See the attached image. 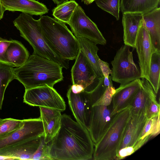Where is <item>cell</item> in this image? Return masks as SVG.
<instances>
[{
	"label": "cell",
	"mask_w": 160,
	"mask_h": 160,
	"mask_svg": "<svg viewBox=\"0 0 160 160\" xmlns=\"http://www.w3.org/2000/svg\"><path fill=\"white\" fill-rule=\"evenodd\" d=\"M141 85V79H139L125 84H120L118 88L115 89L111 102L112 116L130 106Z\"/></svg>",
	"instance_id": "obj_16"
},
{
	"label": "cell",
	"mask_w": 160,
	"mask_h": 160,
	"mask_svg": "<svg viewBox=\"0 0 160 160\" xmlns=\"http://www.w3.org/2000/svg\"><path fill=\"white\" fill-rule=\"evenodd\" d=\"M131 114L129 106L113 116L108 128L94 146V160L116 159Z\"/></svg>",
	"instance_id": "obj_5"
},
{
	"label": "cell",
	"mask_w": 160,
	"mask_h": 160,
	"mask_svg": "<svg viewBox=\"0 0 160 160\" xmlns=\"http://www.w3.org/2000/svg\"><path fill=\"white\" fill-rule=\"evenodd\" d=\"M29 57L28 50L20 42L10 40L5 54L6 64L12 67L18 68L22 65Z\"/></svg>",
	"instance_id": "obj_21"
},
{
	"label": "cell",
	"mask_w": 160,
	"mask_h": 160,
	"mask_svg": "<svg viewBox=\"0 0 160 160\" xmlns=\"http://www.w3.org/2000/svg\"><path fill=\"white\" fill-rule=\"evenodd\" d=\"M142 19L154 48L160 51V8L142 14Z\"/></svg>",
	"instance_id": "obj_20"
},
{
	"label": "cell",
	"mask_w": 160,
	"mask_h": 160,
	"mask_svg": "<svg viewBox=\"0 0 160 160\" xmlns=\"http://www.w3.org/2000/svg\"><path fill=\"white\" fill-rule=\"evenodd\" d=\"M68 24L76 38H87L96 44H106V40L96 24L87 16L79 5L74 11Z\"/></svg>",
	"instance_id": "obj_7"
},
{
	"label": "cell",
	"mask_w": 160,
	"mask_h": 160,
	"mask_svg": "<svg viewBox=\"0 0 160 160\" xmlns=\"http://www.w3.org/2000/svg\"><path fill=\"white\" fill-rule=\"evenodd\" d=\"M1 119V118H0V120Z\"/></svg>",
	"instance_id": "obj_37"
},
{
	"label": "cell",
	"mask_w": 160,
	"mask_h": 160,
	"mask_svg": "<svg viewBox=\"0 0 160 160\" xmlns=\"http://www.w3.org/2000/svg\"><path fill=\"white\" fill-rule=\"evenodd\" d=\"M51 160H88L94 145L88 130L70 116L62 115L60 127L48 143Z\"/></svg>",
	"instance_id": "obj_1"
},
{
	"label": "cell",
	"mask_w": 160,
	"mask_h": 160,
	"mask_svg": "<svg viewBox=\"0 0 160 160\" xmlns=\"http://www.w3.org/2000/svg\"><path fill=\"white\" fill-rule=\"evenodd\" d=\"M57 5H59L68 0H52Z\"/></svg>",
	"instance_id": "obj_34"
},
{
	"label": "cell",
	"mask_w": 160,
	"mask_h": 160,
	"mask_svg": "<svg viewBox=\"0 0 160 160\" xmlns=\"http://www.w3.org/2000/svg\"><path fill=\"white\" fill-rule=\"evenodd\" d=\"M111 78L120 84H125L141 78V73L134 62L130 47L124 44L117 52L111 62Z\"/></svg>",
	"instance_id": "obj_6"
},
{
	"label": "cell",
	"mask_w": 160,
	"mask_h": 160,
	"mask_svg": "<svg viewBox=\"0 0 160 160\" xmlns=\"http://www.w3.org/2000/svg\"><path fill=\"white\" fill-rule=\"evenodd\" d=\"M160 51H156L152 54L149 70V80L157 94L160 88Z\"/></svg>",
	"instance_id": "obj_25"
},
{
	"label": "cell",
	"mask_w": 160,
	"mask_h": 160,
	"mask_svg": "<svg viewBox=\"0 0 160 160\" xmlns=\"http://www.w3.org/2000/svg\"><path fill=\"white\" fill-rule=\"evenodd\" d=\"M112 109L111 104L108 105L94 104L92 106L88 130L94 146L110 124L113 116H111Z\"/></svg>",
	"instance_id": "obj_14"
},
{
	"label": "cell",
	"mask_w": 160,
	"mask_h": 160,
	"mask_svg": "<svg viewBox=\"0 0 160 160\" xmlns=\"http://www.w3.org/2000/svg\"><path fill=\"white\" fill-rule=\"evenodd\" d=\"M42 120L38 118L23 119L19 128L0 138V149L20 142L40 137L44 135Z\"/></svg>",
	"instance_id": "obj_11"
},
{
	"label": "cell",
	"mask_w": 160,
	"mask_h": 160,
	"mask_svg": "<svg viewBox=\"0 0 160 160\" xmlns=\"http://www.w3.org/2000/svg\"><path fill=\"white\" fill-rule=\"evenodd\" d=\"M67 96L70 108L77 122L88 130L92 106L90 93L83 91L75 94L69 87Z\"/></svg>",
	"instance_id": "obj_13"
},
{
	"label": "cell",
	"mask_w": 160,
	"mask_h": 160,
	"mask_svg": "<svg viewBox=\"0 0 160 160\" xmlns=\"http://www.w3.org/2000/svg\"><path fill=\"white\" fill-rule=\"evenodd\" d=\"M10 42V40L3 38L0 37V62L6 63L5 54Z\"/></svg>",
	"instance_id": "obj_30"
},
{
	"label": "cell",
	"mask_w": 160,
	"mask_h": 160,
	"mask_svg": "<svg viewBox=\"0 0 160 160\" xmlns=\"http://www.w3.org/2000/svg\"><path fill=\"white\" fill-rule=\"evenodd\" d=\"M32 160H51L49 155L48 144L45 142L44 136L42 138L37 150L32 157Z\"/></svg>",
	"instance_id": "obj_29"
},
{
	"label": "cell",
	"mask_w": 160,
	"mask_h": 160,
	"mask_svg": "<svg viewBox=\"0 0 160 160\" xmlns=\"http://www.w3.org/2000/svg\"><path fill=\"white\" fill-rule=\"evenodd\" d=\"M23 123V120L11 118L0 120V138L4 136L21 128Z\"/></svg>",
	"instance_id": "obj_27"
},
{
	"label": "cell",
	"mask_w": 160,
	"mask_h": 160,
	"mask_svg": "<svg viewBox=\"0 0 160 160\" xmlns=\"http://www.w3.org/2000/svg\"><path fill=\"white\" fill-rule=\"evenodd\" d=\"M40 116L44 131V141L50 142L58 132L61 126V111L53 108L39 107Z\"/></svg>",
	"instance_id": "obj_18"
},
{
	"label": "cell",
	"mask_w": 160,
	"mask_h": 160,
	"mask_svg": "<svg viewBox=\"0 0 160 160\" xmlns=\"http://www.w3.org/2000/svg\"><path fill=\"white\" fill-rule=\"evenodd\" d=\"M13 22L21 36L32 47L33 53L56 62L62 68H69L68 61L62 59L47 41L39 19L35 20L30 15L22 12Z\"/></svg>",
	"instance_id": "obj_4"
},
{
	"label": "cell",
	"mask_w": 160,
	"mask_h": 160,
	"mask_svg": "<svg viewBox=\"0 0 160 160\" xmlns=\"http://www.w3.org/2000/svg\"><path fill=\"white\" fill-rule=\"evenodd\" d=\"M79 50L84 55L91 65L97 78L99 80L103 76L99 63L100 58L97 54L99 48L97 44L85 38H77Z\"/></svg>",
	"instance_id": "obj_22"
},
{
	"label": "cell",
	"mask_w": 160,
	"mask_h": 160,
	"mask_svg": "<svg viewBox=\"0 0 160 160\" xmlns=\"http://www.w3.org/2000/svg\"><path fill=\"white\" fill-rule=\"evenodd\" d=\"M5 10L20 11L31 15H42L48 13L49 9L44 4L35 0H1Z\"/></svg>",
	"instance_id": "obj_17"
},
{
	"label": "cell",
	"mask_w": 160,
	"mask_h": 160,
	"mask_svg": "<svg viewBox=\"0 0 160 160\" xmlns=\"http://www.w3.org/2000/svg\"><path fill=\"white\" fill-rule=\"evenodd\" d=\"M23 102L30 106L50 108L61 112L66 108L61 96L53 87L48 86L25 89Z\"/></svg>",
	"instance_id": "obj_8"
},
{
	"label": "cell",
	"mask_w": 160,
	"mask_h": 160,
	"mask_svg": "<svg viewBox=\"0 0 160 160\" xmlns=\"http://www.w3.org/2000/svg\"><path fill=\"white\" fill-rule=\"evenodd\" d=\"M14 68L0 62V110L2 108L5 92L9 84L14 78Z\"/></svg>",
	"instance_id": "obj_26"
},
{
	"label": "cell",
	"mask_w": 160,
	"mask_h": 160,
	"mask_svg": "<svg viewBox=\"0 0 160 160\" xmlns=\"http://www.w3.org/2000/svg\"><path fill=\"white\" fill-rule=\"evenodd\" d=\"M39 20L44 36L56 53L65 61L75 59L79 50L78 41L65 24L48 16Z\"/></svg>",
	"instance_id": "obj_3"
},
{
	"label": "cell",
	"mask_w": 160,
	"mask_h": 160,
	"mask_svg": "<svg viewBox=\"0 0 160 160\" xmlns=\"http://www.w3.org/2000/svg\"><path fill=\"white\" fill-rule=\"evenodd\" d=\"M44 135L0 149V157L7 159L32 160Z\"/></svg>",
	"instance_id": "obj_15"
},
{
	"label": "cell",
	"mask_w": 160,
	"mask_h": 160,
	"mask_svg": "<svg viewBox=\"0 0 160 160\" xmlns=\"http://www.w3.org/2000/svg\"><path fill=\"white\" fill-rule=\"evenodd\" d=\"M5 11V10L2 6L1 0H0V20L3 18Z\"/></svg>",
	"instance_id": "obj_33"
},
{
	"label": "cell",
	"mask_w": 160,
	"mask_h": 160,
	"mask_svg": "<svg viewBox=\"0 0 160 160\" xmlns=\"http://www.w3.org/2000/svg\"><path fill=\"white\" fill-rule=\"evenodd\" d=\"M99 63L102 72L104 76L109 75V74H111L112 71L109 68V64L108 62L103 61L100 59Z\"/></svg>",
	"instance_id": "obj_31"
},
{
	"label": "cell",
	"mask_w": 160,
	"mask_h": 160,
	"mask_svg": "<svg viewBox=\"0 0 160 160\" xmlns=\"http://www.w3.org/2000/svg\"><path fill=\"white\" fill-rule=\"evenodd\" d=\"M74 0L66 1L52 10V15L56 19L68 24L74 11L78 5Z\"/></svg>",
	"instance_id": "obj_24"
},
{
	"label": "cell",
	"mask_w": 160,
	"mask_h": 160,
	"mask_svg": "<svg viewBox=\"0 0 160 160\" xmlns=\"http://www.w3.org/2000/svg\"><path fill=\"white\" fill-rule=\"evenodd\" d=\"M146 112L131 113L116 160L124 158L136 151L143 128L148 120Z\"/></svg>",
	"instance_id": "obj_9"
},
{
	"label": "cell",
	"mask_w": 160,
	"mask_h": 160,
	"mask_svg": "<svg viewBox=\"0 0 160 160\" xmlns=\"http://www.w3.org/2000/svg\"><path fill=\"white\" fill-rule=\"evenodd\" d=\"M97 5L110 13L117 20L119 18L120 0H95Z\"/></svg>",
	"instance_id": "obj_28"
},
{
	"label": "cell",
	"mask_w": 160,
	"mask_h": 160,
	"mask_svg": "<svg viewBox=\"0 0 160 160\" xmlns=\"http://www.w3.org/2000/svg\"><path fill=\"white\" fill-rule=\"evenodd\" d=\"M62 68L57 62L32 53L22 66L14 68V78L25 89L48 86L63 80Z\"/></svg>",
	"instance_id": "obj_2"
},
{
	"label": "cell",
	"mask_w": 160,
	"mask_h": 160,
	"mask_svg": "<svg viewBox=\"0 0 160 160\" xmlns=\"http://www.w3.org/2000/svg\"><path fill=\"white\" fill-rule=\"evenodd\" d=\"M84 0H81L82 2H83Z\"/></svg>",
	"instance_id": "obj_36"
},
{
	"label": "cell",
	"mask_w": 160,
	"mask_h": 160,
	"mask_svg": "<svg viewBox=\"0 0 160 160\" xmlns=\"http://www.w3.org/2000/svg\"><path fill=\"white\" fill-rule=\"evenodd\" d=\"M135 48L138 58L141 78L149 80V70L152 55L157 51L154 48L143 19L137 34Z\"/></svg>",
	"instance_id": "obj_10"
},
{
	"label": "cell",
	"mask_w": 160,
	"mask_h": 160,
	"mask_svg": "<svg viewBox=\"0 0 160 160\" xmlns=\"http://www.w3.org/2000/svg\"><path fill=\"white\" fill-rule=\"evenodd\" d=\"M124 44L135 48L136 39L142 19V14L138 13H122Z\"/></svg>",
	"instance_id": "obj_19"
},
{
	"label": "cell",
	"mask_w": 160,
	"mask_h": 160,
	"mask_svg": "<svg viewBox=\"0 0 160 160\" xmlns=\"http://www.w3.org/2000/svg\"><path fill=\"white\" fill-rule=\"evenodd\" d=\"M95 0H84L83 2H84L85 4L88 5L92 3Z\"/></svg>",
	"instance_id": "obj_35"
},
{
	"label": "cell",
	"mask_w": 160,
	"mask_h": 160,
	"mask_svg": "<svg viewBox=\"0 0 160 160\" xmlns=\"http://www.w3.org/2000/svg\"><path fill=\"white\" fill-rule=\"evenodd\" d=\"M71 70L72 84L82 85L84 92H89L96 87L99 80L89 63L80 50Z\"/></svg>",
	"instance_id": "obj_12"
},
{
	"label": "cell",
	"mask_w": 160,
	"mask_h": 160,
	"mask_svg": "<svg viewBox=\"0 0 160 160\" xmlns=\"http://www.w3.org/2000/svg\"><path fill=\"white\" fill-rule=\"evenodd\" d=\"M160 0H121L120 10L122 13L143 14L158 7Z\"/></svg>",
	"instance_id": "obj_23"
},
{
	"label": "cell",
	"mask_w": 160,
	"mask_h": 160,
	"mask_svg": "<svg viewBox=\"0 0 160 160\" xmlns=\"http://www.w3.org/2000/svg\"><path fill=\"white\" fill-rule=\"evenodd\" d=\"M69 87L72 92L75 94L79 93L84 91L83 88L80 85L72 84Z\"/></svg>",
	"instance_id": "obj_32"
}]
</instances>
